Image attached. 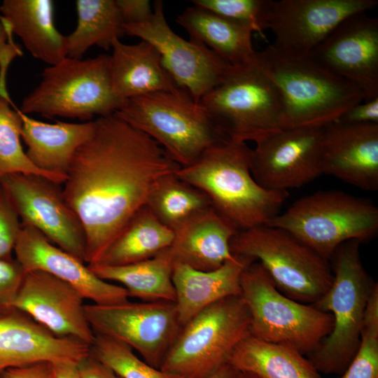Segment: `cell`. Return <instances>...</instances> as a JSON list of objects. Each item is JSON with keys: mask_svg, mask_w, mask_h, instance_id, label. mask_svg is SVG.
<instances>
[{"mask_svg": "<svg viewBox=\"0 0 378 378\" xmlns=\"http://www.w3.org/2000/svg\"><path fill=\"white\" fill-rule=\"evenodd\" d=\"M76 150L63 192L85 236V263L97 262L162 176L180 167L153 139L114 114L94 120Z\"/></svg>", "mask_w": 378, "mask_h": 378, "instance_id": "6da1fadb", "label": "cell"}, {"mask_svg": "<svg viewBox=\"0 0 378 378\" xmlns=\"http://www.w3.org/2000/svg\"><path fill=\"white\" fill-rule=\"evenodd\" d=\"M251 150L245 143L227 140L176 172L206 195L211 207L238 231L267 225L289 196V192L267 190L256 182L251 172Z\"/></svg>", "mask_w": 378, "mask_h": 378, "instance_id": "7a4b0ae2", "label": "cell"}, {"mask_svg": "<svg viewBox=\"0 0 378 378\" xmlns=\"http://www.w3.org/2000/svg\"><path fill=\"white\" fill-rule=\"evenodd\" d=\"M257 57L281 96L284 129L323 128L365 101L358 87L310 55L287 52L272 43L257 52Z\"/></svg>", "mask_w": 378, "mask_h": 378, "instance_id": "3957f363", "label": "cell"}, {"mask_svg": "<svg viewBox=\"0 0 378 378\" xmlns=\"http://www.w3.org/2000/svg\"><path fill=\"white\" fill-rule=\"evenodd\" d=\"M358 240L340 245L329 262L332 282L314 307L333 318L330 333L307 358L319 373L341 374L356 354L368 301L375 284L360 259Z\"/></svg>", "mask_w": 378, "mask_h": 378, "instance_id": "277c9868", "label": "cell"}, {"mask_svg": "<svg viewBox=\"0 0 378 378\" xmlns=\"http://www.w3.org/2000/svg\"><path fill=\"white\" fill-rule=\"evenodd\" d=\"M114 115L155 141L180 167L229 140L183 89L130 98Z\"/></svg>", "mask_w": 378, "mask_h": 378, "instance_id": "5b68a950", "label": "cell"}, {"mask_svg": "<svg viewBox=\"0 0 378 378\" xmlns=\"http://www.w3.org/2000/svg\"><path fill=\"white\" fill-rule=\"evenodd\" d=\"M200 104L232 141L256 144L284 129L281 96L258 57L253 62L230 66Z\"/></svg>", "mask_w": 378, "mask_h": 378, "instance_id": "8992f818", "label": "cell"}, {"mask_svg": "<svg viewBox=\"0 0 378 378\" xmlns=\"http://www.w3.org/2000/svg\"><path fill=\"white\" fill-rule=\"evenodd\" d=\"M110 70L108 55L85 59L66 57L43 70L40 83L23 99L20 111L85 122L113 115L125 102L113 92Z\"/></svg>", "mask_w": 378, "mask_h": 378, "instance_id": "52a82bcc", "label": "cell"}, {"mask_svg": "<svg viewBox=\"0 0 378 378\" xmlns=\"http://www.w3.org/2000/svg\"><path fill=\"white\" fill-rule=\"evenodd\" d=\"M266 225L288 232L329 260L342 244L376 236L378 208L342 190H322L296 200Z\"/></svg>", "mask_w": 378, "mask_h": 378, "instance_id": "ba28073f", "label": "cell"}, {"mask_svg": "<svg viewBox=\"0 0 378 378\" xmlns=\"http://www.w3.org/2000/svg\"><path fill=\"white\" fill-rule=\"evenodd\" d=\"M240 286L250 315V334L261 340L288 346L308 356L332 329L330 313L286 296L257 261L244 270Z\"/></svg>", "mask_w": 378, "mask_h": 378, "instance_id": "9c48e42d", "label": "cell"}, {"mask_svg": "<svg viewBox=\"0 0 378 378\" xmlns=\"http://www.w3.org/2000/svg\"><path fill=\"white\" fill-rule=\"evenodd\" d=\"M251 319L240 295L220 300L181 328L160 369L181 378H209L228 363L250 334Z\"/></svg>", "mask_w": 378, "mask_h": 378, "instance_id": "30bf717a", "label": "cell"}, {"mask_svg": "<svg viewBox=\"0 0 378 378\" xmlns=\"http://www.w3.org/2000/svg\"><path fill=\"white\" fill-rule=\"evenodd\" d=\"M233 255L259 262L276 288L298 302L312 304L329 289V260L288 232L261 225L239 231L231 239Z\"/></svg>", "mask_w": 378, "mask_h": 378, "instance_id": "8fae6325", "label": "cell"}, {"mask_svg": "<svg viewBox=\"0 0 378 378\" xmlns=\"http://www.w3.org/2000/svg\"><path fill=\"white\" fill-rule=\"evenodd\" d=\"M84 309L93 332L127 345L157 368L182 327L174 302L129 300L110 305L85 304Z\"/></svg>", "mask_w": 378, "mask_h": 378, "instance_id": "7c38bea8", "label": "cell"}, {"mask_svg": "<svg viewBox=\"0 0 378 378\" xmlns=\"http://www.w3.org/2000/svg\"><path fill=\"white\" fill-rule=\"evenodd\" d=\"M0 185L22 225L34 227L50 242L85 263L84 228L67 203L61 184L39 174L15 173L2 177Z\"/></svg>", "mask_w": 378, "mask_h": 378, "instance_id": "4fadbf2b", "label": "cell"}, {"mask_svg": "<svg viewBox=\"0 0 378 378\" xmlns=\"http://www.w3.org/2000/svg\"><path fill=\"white\" fill-rule=\"evenodd\" d=\"M123 28L125 35L139 37L158 50L164 69L197 104L220 83L230 66L204 44L177 35L166 20L162 1H155L148 20Z\"/></svg>", "mask_w": 378, "mask_h": 378, "instance_id": "5bb4252c", "label": "cell"}, {"mask_svg": "<svg viewBox=\"0 0 378 378\" xmlns=\"http://www.w3.org/2000/svg\"><path fill=\"white\" fill-rule=\"evenodd\" d=\"M323 128L283 129L255 144L251 150V172L265 189L299 188L323 174Z\"/></svg>", "mask_w": 378, "mask_h": 378, "instance_id": "9a60e30c", "label": "cell"}, {"mask_svg": "<svg viewBox=\"0 0 378 378\" xmlns=\"http://www.w3.org/2000/svg\"><path fill=\"white\" fill-rule=\"evenodd\" d=\"M377 4V0L271 1L267 29L275 36V46L310 55L342 21Z\"/></svg>", "mask_w": 378, "mask_h": 378, "instance_id": "2e32d148", "label": "cell"}, {"mask_svg": "<svg viewBox=\"0 0 378 378\" xmlns=\"http://www.w3.org/2000/svg\"><path fill=\"white\" fill-rule=\"evenodd\" d=\"M366 13L344 19L310 54L358 87L365 101L378 97V20Z\"/></svg>", "mask_w": 378, "mask_h": 378, "instance_id": "e0dca14e", "label": "cell"}, {"mask_svg": "<svg viewBox=\"0 0 378 378\" xmlns=\"http://www.w3.org/2000/svg\"><path fill=\"white\" fill-rule=\"evenodd\" d=\"M84 297L74 287L41 271L25 272L14 307L54 335L76 338L89 346L94 334L85 314Z\"/></svg>", "mask_w": 378, "mask_h": 378, "instance_id": "ac0fdd59", "label": "cell"}, {"mask_svg": "<svg viewBox=\"0 0 378 378\" xmlns=\"http://www.w3.org/2000/svg\"><path fill=\"white\" fill-rule=\"evenodd\" d=\"M13 253L24 272H48L74 287L93 304L110 305L130 300L124 287L100 279L84 262L31 226L22 225Z\"/></svg>", "mask_w": 378, "mask_h": 378, "instance_id": "d6986e66", "label": "cell"}, {"mask_svg": "<svg viewBox=\"0 0 378 378\" xmlns=\"http://www.w3.org/2000/svg\"><path fill=\"white\" fill-rule=\"evenodd\" d=\"M323 174L368 191L378 189V124L332 123L323 130Z\"/></svg>", "mask_w": 378, "mask_h": 378, "instance_id": "ffe728a7", "label": "cell"}, {"mask_svg": "<svg viewBox=\"0 0 378 378\" xmlns=\"http://www.w3.org/2000/svg\"><path fill=\"white\" fill-rule=\"evenodd\" d=\"M89 352L88 344L57 336L18 310L0 317V377L8 369L41 362L78 363Z\"/></svg>", "mask_w": 378, "mask_h": 378, "instance_id": "44dd1931", "label": "cell"}, {"mask_svg": "<svg viewBox=\"0 0 378 378\" xmlns=\"http://www.w3.org/2000/svg\"><path fill=\"white\" fill-rule=\"evenodd\" d=\"M173 232V241L167 248L173 265L181 263L197 270L210 271L233 258L230 244L239 231L210 206Z\"/></svg>", "mask_w": 378, "mask_h": 378, "instance_id": "7402d4cb", "label": "cell"}, {"mask_svg": "<svg viewBox=\"0 0 378 378\" xmlns=\"http://www.w3.org/2000/svg\"><path fill=\"white\" fill-rule=\"evenodd\" d=\"M253 261L234 255L220 267L210 271L197 270L181 263L174 264L172 281L176 293L175 304L181 325L206 307L224 298L240 295L241 273Z\"/></svg>", "mask_w": 378, "mask_h": 378, "instance_id": "603a6c76", "label": "cell"}, {"mask_svg": "<svg viewBox=\"0 0 378 378\" xmlns=\"http://www.w3.org/2000/svg\"><path fill=\"white\" fill-rule=\"evenodd\" d=\"M20 113L21 139L27 146V156L38 169L64 183L75 153L93 132L94 120L81 123L58 120L47 123Z\"/></svg>", "mask_w": 378, "mask_h": 378, "instance_id": "cb8c5ba5", "label": "cell"}, {"mask_svg": "<svg viewBox=\"0 0 378 378\" xmlns=\"http://www.w3.org/2000/svg\"><path fill=\"white\" fill-rule=\"evenodd\" d=\"M111 48V82L122 101L157 92L182 90L164 69L158 50L149 43L128 45L115 40Z\"/></svg>", "mask_w": 378, "mask_h": 378, "instance_id": "d4e9b609", "label": "cell"}, {"mask_svg": "<svg viewBox=\"0 0 378 378\" xmlns=\"http://www.w3.org/2000/svg\"><path fill=\"white\" fill-rule=\"evenodd\" d=\"M51 0H4L0 18L37 59L50 66L67 57L66 37L56 28Z\"/></svg>", "mask_w": 378, "mask_h": 378, "instance_id": "484cf974", "label": "cell"}, {"mask_svg": "<svg viewBox=\"0 0 378 378\" xmlns=\"http://www.w3.org/2000/svg\"><path fill=\"white\" fill-rule=\"evenodd\" d=\"M176 22L190 35L230 66L253 62L257 59L248 27L204 8L194 5L178 15Z\"/></svg>", "mask_w": 378, "mask_h": 378, "instance_id": "4316f807", "label": "cell"}, {"mask_svg": "<svg viewBox=\"0 0 378 378\" xmlns=\"http://www.w3.org/2000/svg\"><path fill=\"white\" fill-rule=\"evenodd\" d=\"M228 363L238 372L260 378H321L307 357L296 349L251 334L238 344Z\"/></svg>", "mask_w": 378, "mask_h": 378, "instance_id": "83f0119b", "label": "cell"}, {"mask_svg": "<svg viewBox=\"0 0 378 378\" xmlns=\"http://www.w3.org/2000/svg\"><path fill=\"white\" fill-rule=\"evenodd\" d=\"M173 239V230L144 205L132 216L94 264L121 266L148 260L168 248Z\"/></svg>", "mask_w": 378, "mask_h": 378, "instance_id": "f1b7e54d", "label": "cell"}, {"mask_svg": "<svg viewBox=\"0 0 378 378\" xmlns=\"http://www.w3.org/2000/svg\"><path fill=\"white\" fill-rule=\"evenodd\" d=\"M167 248L150 259L132 264L121 266L88 265L100 279L120 284L127 290L129 298L142 302H175L176 293L172 281L173 262Z\"/></svg>", "mask_w": 378, "mask_h": 378, "instance_id": "f546056e", "label": "cell"}, {"mask_svg": "<svg viewBox=\"0 0 378 378\" xmlns=\"http://www.w3.org/2000/svg\"><path fill=\"white\" fill-rule=\"evenodd\" d=\"M77 25L66 37L67 57L81 59L92 46L104 50L125 35L115 0H77Z\"/></svg>", "mask_w": 378, "mask_h": 378, "instance_id": "4dcf8cb0", "label": "cell"}, {"mask_svg": "<svg viewBox=\"0 0 378 378\" xmlns=\"http://www.w3.org/2000/svg\"><path fill=\"white\" fill-rule=\"evenodd\" d=\"M146 205L172 230L211 206L201 190L181 179L176 172L162 176L153 186Z\"/></svg>", "mask_w": 378, "mask_h": 378, "instance_id": "1f68e13d", "label": "cell"}, {"mask_svg": "<svg viewBox=\"0 0 378 378\" xmlns=\"http://www.w3.org/2000/svg\"><path fill=\"white\" fill-rule=\"evenodd\" d=\"M12 104V101L0 97V179L15 173L35 174L62 184L57 177L35 167L27 156L20 141L21 113L16 107H11Z\"/></svg>", "mask_w": 378, "mask_h": 378, "instance_id": "d6a6232c", "label": "cell"}, {"mask_svg": "<svg viewBox=\"0 0 378 378\" xmlns=\"http://www.w3.org/2000/svg\"><path fill=\"white\" fill-rule=\"evenodd\" d=\"M90 354L112 370L120 378H181L155 368L127 345L94 332Z\"/></svg>", "mask_w": 378, "mask_h": 378, "instance_id": "836d02e7", "label": "cell"}, {"mask_svg": "<svg viewBox=\"0 0 378 378\" xmlns=\"http://www.w3.org/2000/svg\"><path fill=\"white\" fill-rule=\"evenodd\" d=\"M337 378H378V289L370 293L358 350Z\"/></svg>", "mask_w": 378, "mask_h": 378, "instance_id": "e575fe53", "label": "cell"}, {"mask_svg": "<svg viewBox=\"0 0 378 378\" xmlns=\"http://www.w3.org/2000/svg\"><path fill=\"white\" fill-rule=\"evenodd\" d=\"M192 2L239 22L266 39L265 31L267 29L271 0H194Z\"/></svg>", "mask_w": 378, "mask_h": 378, "instance_id": "d590c367", "label": "cell"}, {"mask_svg": "<svg viewBox=\"0 0 378 378\" xmlns=\"http://www.w3.org/2000/svg\"><path fill=\"white\" fill-rule=\"evenodd\" d=\"M21 227L18 214L7 192L0 185V259L13 256Z\"/></svg>", "mask_w": 378, "mask_h": 378, "instance_id": "8d00e7d4", "label": "cell"}, {"mask_svg": "<svg viewBox=\"0 0 378 378\" xmlns=\"http://www.w3.org/2000/svg\"><path fill=\"white\" fill-rule=\"evenodd\" d=\"M24 273L15 257L0 259V317L16 310L14 302Z\"/></svg>", "mask_w": 378, "mask_h": 378, "instance_id": "74e56055", "label": "cell"}, {"mask_svg": "<svg viewBox=\"0 0 378 378\" xmlns=\"http://www.w3.org/2000/svg\"><path fill=\"white\" fill-rule=\"evenodd\" d=\"M8 24L0 18V97L11 101L6 84L8 69L11 62L22 55V50L15 43Z\"/></svg>", "mask_w": 378, "mask_h": 378, "instance_id": "f35d334b", "label": "cell"}, {"mask_svg": "<svg viewBox=\"0 0 378 378\" xmlns=\"http://www.w3.org/2000/svg\"><path fill=\"white\" fill-rule=\"evenodd\" d=\"M344 124H378V97L349 108L335 122Z\"/></svg>", "mask_w": 378, "mask_h": 378, "instance_id": "ab89813d", "label": "cell"}, {"mask_svg": "<svg viewBox=\"0 0 378 378\" xmlns=\"http://www.w3.org/2000/svg\"><path fill=\"white\" fill-rule=\"evenodd\" d=\"M124 24H137L148 20L153 8L148 0H115Z\"/></svg>", "mask_w": 378, "mask_h": 378, "instance_id": "60d3db41", "label": "cell"}, {"mask_svg": "<svg viewBox=\"0 0 378 378\" xmlns=\"http://www.w3.org/2000/svg\"><path fill=\"white\" fill-rule=\"evenodd\" d=\"M77 365L82 378H120L90 352L77 363Z\"/></svg>", "mask_w": 378, "mask_h": 378, "instance_id": "b9f144b4", "label": "cell"}, {"mask_svg": "<svg viewBox=\"0 0 378 378\" xmlns=\"http://www.w3.org/2000/svg\"><path fill=\"white\" fill-rule=\"evenodd\" d=\"M0 378H52L51 363L41 362L10 368L4 372Z\"/></svg>", "mask_w": 378, "mask_h": 378, "instance_id": "7bdbcfd3", "label": "cell"}, {"mask_svg": "<svg viewBox=\"0 0 378 378\" xmlns=\"http://www.w3.org/2000/svg\"><path fill=\"white\" fill-rule=\"evenodd\" d=\"M52 378H82L77 363L63 360L51 363Z\"/></svg>", "mask_w": 378, "mask_h": 378, "instance_id": "ee69618b", "label": "cell"}, {"mask_svg": "<svg viewBox=\"0 0 378 378\" xmlns=\"http://www.w3.org/2000/svg\"><path fill=\"white\" fill-rule=\"evenodd\" d=\"M237 371L229 363L223 365L209 378H235Z\"/></svg>", "mask_w": 378, "mask_h": 378, "instance_id": "f6af8a7d", "label": "cell"}, {"mask_svg": "<svg viewBox=\"0 0 378 378\" xmlns=\"http://www.w3.org/2000/svg\"><path fill=\"white\" fill-rule=\"evenodd\" d=\"M235 378H260L253 374L238 372Z\"/></svg>", "mask_w": 378, "mask_h": 378, "instance_id": "bcb514c9", "label": "cell"}]
</instances>
